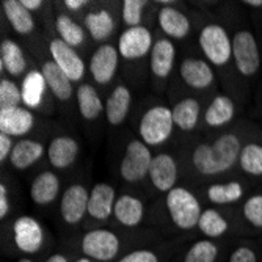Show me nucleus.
<instances>
[{
    "instance_id": "obj_37",
    "label": "nucleus",
    "mask_w": 262,
    "mask_h": 262,
    "mask_svg": "<svg viewBox=\"0 0 262 262\" xmlns=\"http://www.w3.org/2000/svg\"><path fill=\"white\" fill-rule=\"evenodd\" d=\"M22 102V90L8 79L0 80V108L17 107Z\"/></svg>"
},
{
    "instance_id": "obj_45",
    "label": "nucleus",
    "mask_w": 262,
    "mask_h": 262,
    "mask_svg": "<svg viewBox=\"0 0 262 262\" xmlns=\"http://www.w3.org/2000/svg\"><path fill=\"white\" fill-rule=\"evenodd\" d=\"M20 4H22L24 7H26L29 11H32V10H39L41 5H42L41 0H20Z\"/></svg>"
},
{
    "instance_id": "obj_35",
    "label": "nucleus",
    "mask_w": 262,
    "mask_h": 262,
    "mask_svg": "<svg viewBox=\"0 0 262 262\" xmlns=\"http://www.w3.org/2000/svg\"><path fill=\"white\" fill-rule=\"evenodd\" d=\"M55 27L60 35V39L71 47H77L85 41V30L66 14H60L55 20Z\"/></svg>"
},
{
    "instance_id": "obj_30",
    "label": "nucleus",
    "mask_w": 262,
    "mask_h": 262,
    "mask_svg": "<svg viewBox=\"0 0 262 262\" xmlns=\"http://www.w3.org/2000/svg\"><path fill=\"white\" fill-rule=\"evenodd\" d=\"M85 26L94 41H104L112 35L115 22L107 10H101L96 13H88L85 17Z\"/></svg>"
},
{
    "instance_id": "obj_20",
    "label": "nucleus",
    "mask_w": 262,
    "mask_h": 262,
    "mask_svg": "<svg viewBox=\"0 0 262 262\" xmlns=\"http://www.w3.org/2000/svg\"><path fill=\"white\" fill-rule=\"evenodd\" d=\"M176 49L174 44L168 39H159L154 42L151 51V71L159 79H166L170 76L174 64Z\"/></svg>"
},
{
    "instance_id": "obj_9",
    "label": "nucleus",
    "mask_w": 262,
    "mask_h": 262,
    "mask_svg": "<svg viewBox=\"0 0 262 262\" xmlns=\"http://www.w3.org/2000/svg\"><path fill=\"white\" fill-rule=\"evenodd\" d=\"M149 51H152V36L146 27H130L118 41V52L126 60L143 58Z\"/></svg>"
},
{
    "instance_id": "obj_42",
    "label": "nucleus",
    "mask_w": 262,
    "mask_h": 262,
    "mask_svg": "<svg viewBox=\"0 0 262 262\" xmlns=\"http://www.w3.org/2000/svg\"><path fill=\"white\" fill-rule=\"evenodd\" d=\"M14 145H13V140L10 135L7 134H0V160L5 162L8 159V156H11Z\"/></svg>"
},
{
    "instance_id": "obj_13",
    "label": "nucleus",
    "mask_w": 262,
    "mask_h": 262,
    "mask_svg": "<svg viewBox=\"0 0 262 262\" xmlns=\"http://www.w3.org/2000/svg\"><path fill=\"white\" fill-rule=\"evenodd\" d=\"M35 118L30 110L20 105L0 108V134L10 137H22L32 130Z\"/></svg>"
},
{
    "instance_id": "obj_15",
    "label": "nucleus",
    "mask_w": 262,
    "mask_h": 262,
    "mask_svg": "<svg viewBox=\"0 0 262 262\" xmlns=\"http://www.w3.org/2000/svg\"><path fill=\"white\" fill-rule=\"evenodd\" d=\"M115 188L108 184H96L90 192L88 213L96 220H107L115 209Z\"/></svg>"
},
{
    "instance_id": "obj_8",
    "label": "nucleus",
    "mask_w": 262,
    "mask_h": 262,
    "mask_svg": "<svg viewBox=\"0 0 262 262\" xmlns=\"http://www.w3.org/2000/svg\"><path fill=\"white\" fill-rule=\"evenodd\" d=\"M13 237L16 247L26 254H33L39 251L44 242V231L38 220L29 215H22L14 222Z\"/></svg>"
},
{
    "instance_id": "obj_19",
    "label": "nucleus",
    "mask_w": 262,
    "mask_h": 262,
    "mask_svg": "<svg viewBox=\"0 0 262 262\" xmlns=\"http://www.w3.org/2000/svg\"><path fill=\"white\" fill-rule=\"evenodd\" d=\"M130 101H132V94L127 86L118 85L112 91L105 104V118L108 124L120 126L126 120L130 108Z\"/></svg>"
},
{
    "instance_id": "obj_29",
    "label": "nucleus",
    "mask_w": 262,
    "mask_h": 262,
    "mask_svg": "<svg viewBox=\"0 0 262 262\" xmlns=\"http://www.w3.org/2000/svg\"><path fill=\"white\" fill-rule=\"evenodd\" d=\"M77 104H79L80 115L88 121L96 120V118L102 113V110L105 108V105L102 104V101L99 98L98 91L94 90V86L90 83H83L79 86Z\"/></svg>"
},
{
    "instance_id": "obj_41",
    "label": "nucleus",
    "mask_w": 262,
    "mask_h": 262,
    "mask_svg": "<svg viewBox=\"0 0 262 262\" xmlns=\"http://www.w3.org/2000/svg\"><path fill=\"white\" fill-rule=\"evenodd\" d=\"M229 262H257V256L250 247H239L231 253Z\"/></svg>"
},
{
    "instance_id": "obj_47",
    "label": "nucleus",
    "mask_w": 262,
    "mask_h": 262,
    "mask_svg": "<svg viewBox=\"0 0 262 262\" xmlns=\"http://www.w3.org/2000/svg\"><path fill=\"white\" fill-rule=\"evenodd\" d=\"M244 4L253 8H262V0H245Z\"/></svg>"
},
{
    "instance_id": "obj_46",
    "label": "nucleus",
    "mask_w": 262,
    "mask_h": 262,
    "mask_svg": "<svg viewBox=\"0 0 262 262\" xmlns=\"http://www.w3.org/2000/svg\"><path fill=\"white\" fill-rule=\"evenodd\" d=\"M46 262H68V259L63 254H54V256H51L49 259H47Z\"/></svg>"
},
{
    "instance_id": "obj_39",
    "label": "nucleus",
    "mask_w": 262,
    "mask_h": 262,
    "mask_svg": "<svg viewBox=\"0 0 262 262\" xmlns=\"http://www.w3.org/2000/svg\"><path fill=\"white\" fill-rule=\"evenodd\" d=\"M145 5V0H124L123 2V20L129 29L140 26Z\"/></svg>"
},
{
    "instance_id": "obj_34",
    "label": "nucleus",
    "mask_w": 262,
    "mask_h": 262,
    "mask_svg": "<svg viewBox=\"0 0 262 262\" xmlns=\"http://www.w3.org/2000/svg\"><path fill=\"white\" fill-rule=\"evenodd\" d=\"M239 165L242 171L250 176H262V145H259V143L245 145L239 156Z\"/></svg>"
},
{
    "instance_id": "obj_28",
    "label": "nucleus",
    "mask_w": 262,
    "mask_h": 262,
    "mask_svg": "<svg viewBox=\"0 0 262 262\" xmlns=\"http://www.w3.org/2000/svg\"><path fill=\"white\" fill-rule=\"evenodd\" d=\"M200 102L193 98H185L173 107V121L181 130H193L200 120Z\"/></svg>"
},
{
    "instance_id": "obj_16",
    "label": "nucleus",
    "mask_w": 262,
    "mask_h": 262,
    "mask_svg": "<svg viewBox=\"0 0 262 262\" xmlns=\"http://www.w3.org/2000/svg\"><path fill=\"white\" fill-rule=\"evenodd\" d=\"M179 74L182 80L195 90H204L213 82V71L209 63L200 58H187L181 63Z\"/></svg>"
},
{
    "instance_id": "obj_27",
    "label": "nucleus",
    "mask_w": 262,
    "mask_h": 262,
    "mask_svg": "<svg viewBox=\"0 0 262 262\" xmlns=\"http://www.w3.org/2000/svg\"><path fill=\"white\" fill-rule=\"evenodd\" d=\"M27 68L26 57L20 46L11 39H5L0 46V69H7L14 77L20 76Z\"/></svg>"
},
{
    "instance_id": "obj_7",
    "label": "nucleus",
    "mask_w": 262,
    "mask_h": 262,
    "mask_svg": "<svg viewBox=\"0 0 262 262\" xmlns=\"http://www.w3.org/2000/svg\"><path fill=\"white\" fill-rule=\"evenodd\" d=\"M82 251L90 259L108 262L120 251V239L108 229H94L83 235Z\"/></svg>"
},
{
    "instance_id": "obj_12",
    "label": "nucleus",
    "mask_w": 262,
    "mask_h": 262,
    "mask_svg": "<svg viewBox=\"0 0 262 262\" xmlns=\"http://www.w3.org/2000/svg\"><path fill=\"white\" fill-rule=\"evenodd\" d=\"M118 60H120V52L113 46L102 44L98 47L90 60V73L93 79L101 85L112 82L118 69Z\"/></svg>"
},
{
    "instance_id": "obj_5",
    "label": "nucleus",
    "mask_w": 262,
    "mask_h": 262,
    "mask_svg": "<svg viewBox=\"0 0 262 262\" xmlns=\"http://www.w3.org/2000/svg\"><path fill=\"white\" fill-rule=\"evenodd\" d=\"M232 58L235 68L245 77L254 76L260 68V55L256 38L248 30L237 32L232 38Z\"/></svg>"
},
{
    "instance_id": "obj_4",
    "label": "nucleus",
    "mask_w": 262,
    "mask_h": 262,
    "mask_svg": "<svg viewBox=\"0 0 262 262\" xmlns=\"http://www.w3.org/2000/svg\"><path fill=\"white\" fill-rule=\"evenodd\" d=\"M200 46L206 58L215 66H223L232 57V39L217 24L206 26L200 33Z\"/></svg>"
},
{
    "instance_id": "obj_48",
    "label": "nucleus",
    "mask_w": 262,
    "mask_h": 262,
    "mask_svg": "<svg viewBox=\"0 0 262 262\" xmlns=\"http://www.w3.org/2000/svg\"><path fill=\"white\" fill-rule=\"evenodd\" d=\"M76 262H91V260H90V257H82V259H79Z\"/></svg>"
},
{
    "instance_id": "obj_23",
    "label": "nucleus",
    "mask_w": 262,
    "mask_h": 262,
    "mask_svg": "<svg viewBox=\"0 0 262 262\" xmlns=\"http://www.w3.org/2000/svg\"><path fill=\"white\" fill-rule=\"evenodd\" d=\"M159 26L165 35L174 39H182L190 32L188 17L173 7H165L159 13Z\"/></svg>"
},
{
    "instance_id": "obj_2",
    "label": "nucleus",
    "mask_w": 262,
    "mask_h": 262,
    "mask_svg": "<svg viewBox=\"0 0 262 262\" xmlns=\"http://www.w3.org/2000/svg\"><path fill=\"white\" fill-rule=\"evenodd\" d=\"M166 209L173 223L181 229H192L198 226L201 217V206L195 195L184 187H174L166 195Z\"/></svg>"
},
{
    "instance_id": "obj_21",
    "label": "nucleus",
    "mask_w": 262,
    "mask_h": 262,
    "mask_svg": "<svg viewBox=\"0 0 262 262\" xmlns=\"http://www.w3.org/2000/svg\"><path fill=\"white\" fill-rule=\"evenodd\" d=\"M41 73L44 76L46 85L51 88L52 94L60 101H68L73 96V82L57 66L54 60L46 61L41 68Z\"/></svg>"
},
{
    "instance_id": "obj_25",
    "label": "nucleus",
    "mask_w": 262,
    "mask_h": 262,
    "mask_svg": "<svg viewBox=\"0 0 262 262\" xmlns=\"http://www.w3.org/2000/svg\"><path fill=\"white\" fill-rule=\"evenodd\" d=\"M5 16L11 27L19 35H30L35 29V20L30 11L24 7L19 0H4L2 2Z\"/></svg>"
},
{
    "instance_id": "obj_14",
    "label": "nucleus",
    "mask_w": 262,
    "mask_h": 262,
    "mask_svg": "<svg viewBox=\"0 0 262 262\" xmlns=\"http://www.w3.org/2000/svg\"><path fill=\"white\" fill-rule=\"evenodd\" d=\"M149 178L159 192H170L178 181V165L170 154H157L152 159Z\"/></svg>"
},
{
    "instance_id": "obj_33",
    "label": "nucleus",
    "mask_w": 262,
    "mask_h": 262,
    "mask_svg": "<svg viewBox=\"0 0 262 262\" xmlns=\"http://www.w3.org/2000/svg\"><path fill=\"white\" fill-rule=\"evenodd\" d=\"M198 228L209 239H217V237H222L228 231V222L219 210L206 209L200 217Z\"/></svg>"
},
{
    "instance_id": "obj_49",
    "label": "nucleus",
    "mask_w": 262,
    "mask_h": 262,
    "mask_svg": "<svg viewBox=\"0 0 262 262\" xmlns=\"http://www.w3.org/2000/svg\"><path fill=\"white\" fill-rule=\"evenodd\" d=\"M17 262H33V260H30V259H27V257H22V259H19Z\"/></svg>"
},
{
    "instance_id": "obj_38",
    "label": "nucleus",
    "mask_w": 262,
    "mask_h": 262,
    "mask_svg": "<svg viewBox=\"0 0 262 262\" xmlns=\"http://www.w3.org/2000/svg\"><path fill=\"white\" fill-rule=\"evenodd\" d=\"M244 217L253 226L262 229V193L251 195L244 203Z\"/></svg>"
},
{
    "instance_id": "obj_3",
    "label": "nucleus",
    "mask_w": 262,
    "mask_h": 262,
    "mask_svg": "<svg viewBox=\"0 0 262 262\" xmlns=\"http://www.w3.org/2000/svg\"><path fill=\"white\" fill-rule=\"evenodd\" d=\"M173 110L163 105L151 107L140 121V137L148 146H159L173 132Z\"/></svg>"
},
{
    "instance_id": "obj_11",
    "label": "nucleus",
    "mask_w": 262,
    "mask_h": 262,
    "mask_svg": "<svg viewBox=\"0 0 262 262\" xmlns=\"http://www.w3.org/2000/svg\"><path fill=\"white\" fill-rule=\"evenodd\" d=\"M51 55L57 66L63 71V73L71 79V82H77L82 80L85 76V63L83 60L77 55L74 51V47L68 46L64 41L52 39L51 41Z\"/></svg>"
},
{
    "instance_id": "obj_26",
    "label": "nucleus",
    "mask_w": 262,
    "mask_h": 262,
    "mask_svg": "<svg viewBox=\"0 0 262 262\" xmlns=\"http://www.w3.org/2000/svg\"><path fill=\"white\" fill-rule=\"evenodd\" d=\"M234 113H235V105L232 99L225 96V94H220L207 107L204 113V121L210 127H222L232 121Z\"/></svg>"
},
{
    "instance_id": "obj_40",
    "label": "nucleus",
    "mask_w": 262,
    "mask_h": 262,
    "mask_svg": "<svg viewBox=\"0 0 262 262\" xmlns=\"http://www.w3.org/2000/svg\"><path fill=\"white\" fill-rule=\"evenodd\" d=\"M120 262H159V257L149 250H135L126 254Z\"/></svg>"
},
{
    "instance_id": "obj_10",
    "label": "nucleus",
    "mask_w": 262,
    "mask_h": 262,
    "mask_svg": "<svg viewBox=\"0 0 262 262\" xmlns=\"http://www.w3.org/2000/svg\"><path fill=\"white\" fill-rule=\"evenodd\" d=\"M90 192L80 184H74L66 188L61 196L60 212L68 225H77L82 222L85 213L88 212Z\"/></svg>"
},
{
    "instance_id": "obj_44",
    "label": "nucleus",
    "mask_w": 262,
    "mask_h": 262,
    "mask_svg": "<svg viewBox=\"0 0 262 262\" xmlns=\"http://www.w3.org/2000/svg\"><path fill=\"white\" fill-rule=\"evenodd\" d=\"M64 5H66L69 10L77 11V10H80L82 7H85V5H86V2H85V0H66Z\"/></svg>"
},
{
    "instance_id": "obj_6",
    "label": "nucleus",
    "mask_w": 262,
    "mask_h": 262,
    "mask_svg": "<svg viewBox=\"0 0 262 262\" xmlns=\"http://www.w3.org/2000/svg\"><path fill=\"white\" fill-rule=\"evenodd\" d=\"M152 159L154 157L146 143L140 140H132L126 148V154L120 165L121 178L127 182L141 181L149 173Z\"/></svg>"
},
{
    "instance_id": "obj_22",
    "label": "nucleus",
    "mask_w": 262,
    "mask_h": 262,
    "mask_svg": "<svg viewBox=\"0 0 262 262\" xmlns=\"http://www.w3.org/2000/svg\"><path fill=\"white\" fill-rule=\"evenodd\" d=\"M113 215L123 226L134 228L141 223L143 215H145V206L132 195H123L115 203Z\"/></svg>"
},
{
    "instance_id": "obj_18",
    "label": "nucleus",
    "mask_w": 262,
    "mask_h": 262,
    "mask_svg": "<svg viewBox=\"0 0 262 262\" xmlns=\"http://www.w3.org/2000/svg\"><path fill=\"white\" fill-rule=\"evenodd\" d=\"M60 193V179L52 171H42L30 185V198L35 204L46 206L55 201Z\"/></svg>"
},
{
    "instance_id": "obj_31",
    "label": "nucleus",
    "mask_w": 262,
    "mask_h": 262,
    "mask_svg": "<svg viewBox=\"0 0 262 262\" xmlns=\"http://www.w3.org/2000/svg\"><path fill=\"white\" fill-rule=\"evenodd\" d=\"M46 88V80L42 73L32 71L22 82V102L29 107H38Z\"/></svg>"
},
{
    "instance_id": "obj_17",
    "label": "nucleus",
    "mask_w": 262,
    "mask_h": 262,
    "mask_svg": "<svg viewBox=\"0 0 262 262\" xmlns=\"http://www.w3.org/2000/svg\"><path fill=\"white\" fill-rule=\"evenodd\" d=\"M47 156L55 168H68L76 162L79 156V145L73 137H57L51 141Z\"/></svg>"
},
{
    "instance_id": "obj_24",
    "label": "nucleus",
    "mask_w": 262,
    "mask_h": 262,
    "mask_svg": "<svg viewBox=\"0 0 262 262\" xmlns=\"http://www.w3.org/2000/svg\"><path fill=\"white\" fill-rule=\"evenodd\" d=\"M42 154H44V146L39 141L20 140L16 143L11 151L10 162L17 170H27L29 166H32L35 162H38L42 157Z\"/></svg>"
},
{
    "instance_id": "obj_32",
    "label": "nucleus",
    "mask_w": 262,
    "mask_h": 262,
    "mask_svg": "<svg viewBox=\"0 0 262 262\" xmlns=\"http://www.w3.org/2000/svg\"><path fill=\"white\" fill-rule=\"evenodd\" d=\"M244 196V187L239 182L213 184L207 188V198L213 204H231Z\"/></svg>"
},
{
    "instance_id": "obj_1",
    "label": "nucleus",
    "mask_w": 262,
    "mask_h": 262,
    "mask_svg": "<svg viewBox=\"0 0 262 262\" xmlns=\"http://www.w3.org/2000/svg\"><path fill=\"white\" fill-rule=\"evenodd\" d=\"M242 146L235 134H223L212 143H201L192 154L193 166L204 176L226 173L239 162Z\"/></svg>"
},
{
    "instance_id": "obj_36",
    "label": "nucleus",
    "mask_w": 262,
    "mask_h": 262,
    "mask_svg": "<svg viewBox=\"0 0 262 262\" xmlns=\"http://www.w3.org/2000/svg\"><path fill=\"white\" fill-rule=\"evenodd\" d=\"M219 257V248L210 241H198L190 248L184 257V262H215Z\"/></svg>"
},
{
    "instance_id": "obj_43",
    "label": "nucleus",
    "mask_w": 262,
    "mask_h": 262,
    "mask_svg": "<svg viewBox=\"0 0 262 262\" xmlns=\"http://www.w3.org/2000/svg\"><path fill=\"white\" fill-rule=\"evenodd\" d=\"M10 212V200L7 193V187L5 184L0 185V219H5Z\"/></svg>"
}]
</instances>
